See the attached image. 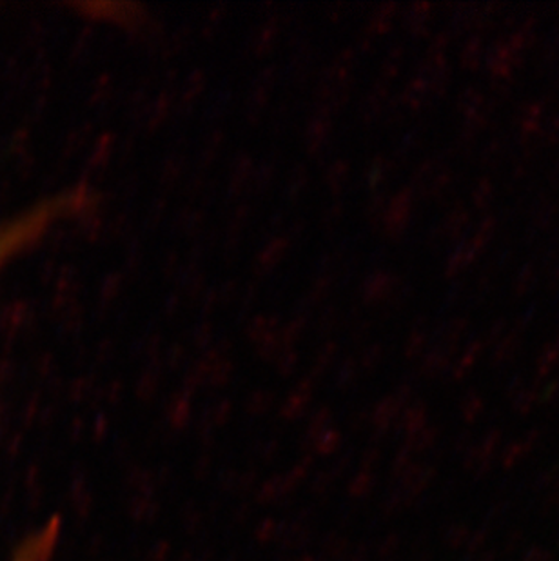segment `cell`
<instances>
[{"label":"cell","mask_w":559,"mask_h":561,"mask_svg":"<svg viewBox=\"0 0 559 561\" xmlns=\"http://www.w3.org/2000/svg\"><path fill=\"white\" fill-rule=\"evenodd\" d=\"M52 218L49 209H41V211L32 213L27 217L16 220V222L8 224L4 228H0V267L8 262V260L22 250L30 240L35 239L44 226L48 224Z\"/></svg>","instance_id":"2"},{"label":"cell","mask_w":559,"mask_h":561,"mask_svg":"<svg viewBox=\"0 0 559 561\" xmlns=\"http://www.w3.org/2000/svg\"><path fill=\"white\" fill-rule=\"evenodd\" d=\"M60 530H62V522L58 516H52L48 522H44L38 529L33 530L32 535L26 536L19 543L10 561L54 560L58 541H60Z\"/></svg>","instance_id":"1"}]
</instances>
